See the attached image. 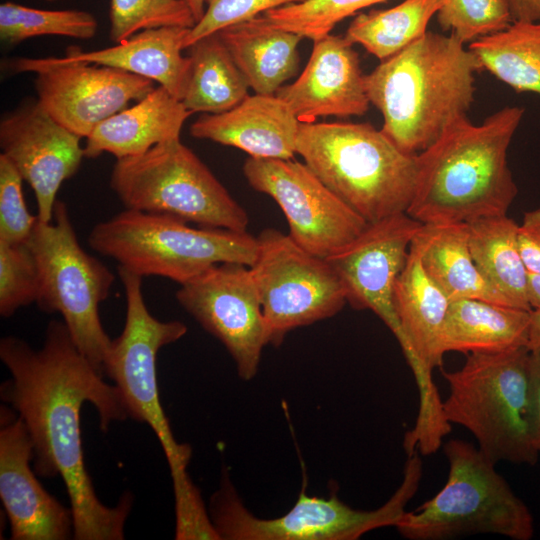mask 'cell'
I'll list each match as a JSON object with an SVG mask.
<instances>
[{
    "label": "cell",
    "mask_w": 540,
    "mask_h": 540,
    "mask_svg": "<svg viewBox=\"0 0 540 540\" xmlns=\"http://www.w3.org/2000/svg\"><path fill=\"white\" fill-rule=\"evenodd\" d=\"M0 359L11 378L1 384V399L23 420L34 449V471L61 476L70 501L76 540H122L133 497L125 493L114 507L97 497L84 461L80 411L96 409L100 428L130 418L115 385L74 343L63 321L52 320L41 348L16 336L0 340Z\"/></svg>",
    "instance_id": "1"
},
{
    "label": "cell",
    "mask_w": 540,
    "mask_h": 540,
    "mask_svg": "<svg viewBox=\"0 0 540 540\" xmlns=\"http://www.w3.org/2000/svg\"><path fill=\"white\" fill-rule=\"evenodd\" d=\"M525 109L506 106L480 124L464 118L418 154L406 213L422 224L468 223L506 215L518 188L507 151Z\"/></svg>",
    "instance_id": "2"
},
{
    "label": "cell",
    "mask_w": 540,
    "mask_h": 540,
    "mask_svg": "<svg viewBox=\"0 0 540 540\" xmlns=\"http://www.w3.org/2000/svg\"><path fill=\"white\" fill-rule=\"evenodd\" d=\"M480 70L464 43L427 31L365 75V87L382 132L404 153L419 154L467 118Z\"/></svg>",
    "instance_id": "3"
},
{
    "label": "cell",
    "mask_w": 540,
    "mask_h": 540,
    "mask_svg": "<svg viewBox=\"0 0 540 540\" xmlns=\"http://www.w3.org/2000/svg\"><path fill=\"white\" fill-rule=\"evenodd\" d=\"M296 154L367 223L406 212L418 154L401 151L370 123H300Z\"/></svg>",
    "instance_id": "4"
},
{
    "label": "cell",
    "mask_w": 540,
    "mask_h": 540,
    "mask_svg": "<svg viewBox=\"0 0 540 540\" xmlns=\"http://www.w3.org/2000/svg\"><path fill=\"white\" fill-rule=\"evenodd\" d=\"M529 354L527 347L470 353L460 369L442 372L449 385L446 420L469 430L495 464L538 462L530 422Z\"/></svg>",
    "instance_id": "5"
},
{
    "label": "cell",
    "mask_w": 540,
    "mask_h": 540,
    "mask_svg": "<svg viewBox=\"0 0 540 540\" xmlns=\"http://www.w3.org/2000/svg\"><path fill=\"white\" fill-rule=\"evenodd\" d=\"M90 247L141 277L159 276L184 284L221 263L251 266L257 238L247 231L194 228L174 216L125 209L99 222Z\"/></svg>",
    "instance_id": "6"
},
{
    "label": "cell",
    "mask_w": 540,
    "mask_h": 540,
    "mask_svg": "<svg viewBox=\"0 0 540 540\" xmlns=\"http://www.w3.org/2000/svg\"><path fill=\"white\" fill-rule=\"evenodd\" d=\"M449 464L443 488L415 511L402 515L395 528L410 540H443L478 533L513 540L534 536L528 506L478 448L451 439L444 445Z\"/></svg>",
    "instance_id": "7"
},
{
    "label": "cell",
    "mask_w": 540,
    "mask_h": 540,
    "mask_svg": "<svg viewBox=\"0 0 540 540\" xmlns=\"http://www.w3.org/2000/svg\"><path fill=\"white\" fill-rule=\"evenodd\" d=\"M110 187L125 209L174 216L201 227L247 231L246 210L180 139L116 159Z\"/></svg>",
    "instance_id": "8"
},
{
    "label": "cell",
    "mask_w": 540,
    "mask_h": 540,
    "mask_svg": "<svg viewBox=\"0 0 540 540\" xmlns=\"http://www.w3.org/2000/svg\"><path fill=\"white\" fill-rule=\"evenodd\" d=\"M26 244L39 272L36 304L46 313H60L74 343L105 376L112 340L99 315L114 274L80 245L67 206L56 201L53 220L38 219Z\"/></svg>",
    "instance_id": "9"
},
{
    "label": "cell",
    "mask_w": 540,
    "mask_h": 540,
    "mask_svg": "<svg viewBox=\"0 0 540 540\" xmlns=\"http://www.w3.org/2000/svg\"><path fill=\"white\" fill-rule=\"evenodd\" d=\"M403 480L390 499L372 511L356 510L336 494L308 496L302 490L284 515L263 519L243 504L229 474L223 471L209 513L221 540H355L378 528L396 526L419 488L423 464L419 452L407 455Z\"/></svg>",
    "instance_id": "10"
},
{
    "label": "cell",
    "mask_w": 540,
    "mask_h": 540,
    "mask_svg": "<svg viewBox=\"0 0 540 540\" xmlns=\"http://www.w3.org/2000/svg\"><path fill=\"white\" fill-rule=\"evenodd\" d=\"M126 297V317L119 337L112 340L105 376L114 381L130 418L147 424L163 449L170 473L185 470L191 458L188 444L175 439L160 402L157 381L159 350L182 338L187 326L180 321H160L148 310L141 276L118 266Z\"/></svg>",
    "instance_id": "11"
},
{
    "label": "cell",
    "mask_w": 540,
    "mask_h": 540,
    "mask_svg": "<svg viewBox=\"0 0 540 540\" xmlns=\"http://www.w3.org/2000/svg\"><path fill=\"white\" fill-rule=\"evenodd\" d=\"M256 238L257 256L249 270L269 344L277 346L291 330L330 318L344 307L345 288L325 258L274 228L262 230Z\"/></svg>",
    "instance_id": "12"
},
{
    "label": "cell",
    "mask_w": 540,
    "mask_h": 540,
    "mask_svg": "<svg viewBox=\"0 0 540 540\" xmlns=\"http://www.w3.org/2000/svg\"><path fill=\"white\" fill-rule=\"evenodd\" d=\"M243 174L283 211L288 235L309 253L328 258L358 237L367 223L305 164L292 159L247 158Z\"/></svg>",
    "instance_id": "13"
},
{
    "label": "cell",
    "mask_w": 540,
    "mask_h": 540,
    "mask_svg": "<svg viewBox=\"0 0 540 540\" xmlns=\"http://www.w3.org/2000/svg\"><path fill=\"white\" fill-rule=\"evenodd\" d=\"M8 69L34 73L39 103L81 138L155 88L154 81L148 78L65 56L15 58L8 62Z\"/></svg>",
    "instance_id": "14"
},
{
    "label": "cell",
    "mask_w": 540,
    "mask_h": 540,
    "mask_svg": "<svg viewBox=\"0 0 540 540\" xmlns=\"http://www.w3.org/2000/svg\"><path fill=\"white\" fill-rule=\"evenodd\" d=\"M176 298L225 346L239 377L252 379L269 339L249 267L238 263L217 264L181 284Z\"/></svg>",
    "instance_id": "15"
},
{
    "label": "cell",
    "mask_w": 540,
    "mask_h": 540,
    "mask_svg": "<svg viewBox=\"0 0 540 540\" xmlns=\"http://www.w3.org/2000/svg\"><path fill=\"white\" fill-rule=\"evenodd\" d=\"M421 226L406 212L389 216L369 223L351 243L326 258L345 288L347 302L373 311L396 339L400 325L394 287Z\"/></svg>",
    "instance_id": "16"
},
{
    "label": "cell",
    "mask_w": 540,
    "mask_h": 540,
    "mask_svg": "<svg viewBox=\"0 0 540 540\" xmlns=\"http://www.w3.org/2000/svg\"><path fill=\"white\" fill-rule=\"evenodd\" d=\"M81 137L57 122L39 103H27L0 122V147L32 188L37 216L53 220L57 192L79 169Z\"/></svg>",
    "instance_id": "17"
},
{
    "label": "cell",
    "mask_w": 540,
    "mask_h": 540,
    "mask_svg": "<svg viewBox=\"0 0 540 540\" xmlns=\"http://www.w3.org/2000/svg\"><path fill=\"white\" fill-rule=\"evenodd\" d=\"M33 443L9 405L0 408V498L13 540H66L74 536L71 508L50 495L30 462Z\"/></svg>",
    "instance_id": "18"
},
{
    "label": "cell",
    "mask_w": 540,
    "mask_h": 540,
    "mask_svg": "<svg viewBox=\"0 0 540 540\" xmlns=\"http://www.w3.org/2000/svg\"><path fill=\"white\" fill-rule=\"evenodd\" d=\"M275 95L300 123L318 117L362 116L370 106L358 53L345 36L331 33L313 41L301 75Z\"/></svg>",
    "instance_id": "19"
},
{
    "label": "cell",
    "mask_w": 540,
    "mask_h": 540,
    "mask_svg": "<svg viewBox=\"0 0 540 540\" xmlns=\"http://www.w3.org/2000/svg\"><path fill=\"white\" fill-rule=\"evenodd\" d=\"M300 122L275 94L248 95L232 109L200 116L190 126L198 139L238 148L255 158L292 159Z\"/></svg>",
    "instance_id": "20"
},
{
    "label": "cell",
    "mask_w": 540,
    "mask_h": 540,
    "mask_svg": "<svg viewBox=\"0 0 540 540\" xmlns=\"http://www.w3.org/2000/svg\"><path fill=\"white\" fill-rule=\"evenodd\" d=\"M192 113L158 85L132 107L101 122L86 137L84 155L96 158L107 152L121 159L143 154L157 144L180 139L182 127Z\"/></svg>",
    "instance_id": "21"
},
{
    "label": "cell",
    "mask_w": 540,
    "mask_h": 540,
    "mask_svg": "<svg viewBox=\"0 0 540 540\" xmlns=\"http://www.w3.org/2000/svg\"><path fill=\"white\" fill-rule=\"evenodd\" d=\"M190 29L178 26L146 29L100 50L69 47L65 57L148 78L182 101L189 79L190 58L184 57L181 51Z\"/></svg>",
    "instance_id": "22"
},
{
    "label": "cell",
    "mask_w": 540,
    "mask_h": 540,
    "mask_svg": "<svg viewBox=\"0 0 540 540\" xmlns=\"http://www.w3.org/2000/svg\"><path fill=\"white\" fill-rule=\"evenodd\" d=\"M216 33L256 94H276L298 70L303 37L274 26L264 15Z\"/></svg>",
    "instance_id": "23"
},
{
    "label": "cell",
    "mask_w": 540,
    "mask_h": 540,
    "mask_svg": "<svg viewBox=\"0 0 540 540\" xmlns=\"http://www.w3.org/2000/svg\"><path fill=\"white\" fill-rule=\"evenodd\" d=\"M412 244L427 274L451 301L476 298L510 306L475 265L467 223L422 224Z\"/></svg>",
    "instance_id": "24"
},
{
    "label": "cell",
    "mask_w": 540,
    "mask_h": 540,
    "mask_svg": "<svg viewBox=\"0 0 540 540\" xmlns=\"http://www.w3.org/2000/svg\"><path fill=\"white\" fill-rule=\"evenodd\" d=\"M531 310L476 298L452 300L442 337L444 353L499 352L527 347Z\"/></svg>",
    "instance_id": "25"
},
{
    "label": "cell",
    "mask_w": 540,
    "mask_h": 540,
    "mask_svg": "<svg viewBox=\"0 0 540 540\" xmlns=\"http://www.w3.org/2000/svg\"><path fill=\"white\" fill-rule=\"evenodd\" d=\"M472 258L486 282L510 306L532 310L528 301L529 272L519 249L518 227L507 215L467 223Z\"/></svg>",
    "instance_id": "26"
},
{
    "label": "cell",
    "mask_w": 540,
    "mask_h": 540,
    "mask_svg": "<svg viewBox=\"0 0 540 540\" xmlns=\"http://www.w3.org/2000/svg\"><path fill=\"white\" fill-rule=\"evenodd\" d=\"M190 73L182 102L191 112L218 114L238 105L249 85L217 33L190 47Z\"/></svg>",
    "instance_id": "27"
},
{
    "label": "cell",
    "mask_w": 540,
    "mask_h": 540,
    "mask_svg": "<svg viewBox=\"0 0 540 540\" xmlns=\"http://www.w3.org/2000/svg\"><path fill=\"white\" fill-rule=\"evenodd\" d=\"M481 70L517 93L540 95V21H513L468 45Z\"/></svg>",
    "instance_id": "28"
},
{
    "label": "cell",
    "mask_w": 540,
    "mask_h": 540,
    "mask_svg": "<svg viewBox=\"0 0 540 540\" xmlns=\"http://www.w3.org/2000/svg\"><path fill=\"white\" fill-rule=\"evenodd\" d=\"M444 0H404L388 9L359 13L345 37L380 61L400 52L427 32L431 18Z\"/></svg>",
    "instance_id": "29"
},
{
    "label": "cell",
    "mask_w": 540,
    "mask_h": 540,
    "mask_svg": "<svg viewBox=\"0 0 540 540\" xmlns=\"http://www.w3.org/2000/svg\"><path fill=\"white\" fill-rule=\"evenodd\" d=\"M97 27L96 18L83 10H43L14 2L0 5V38L10 45L45 35L91 39Z\"/></svg>",
    "instance_id": "30"
},
{
    "label": "cell",
    "mask_w": 540,
    "mask_h": 540,
    "mask_svg": "<svg viewBox=\"0 0 540 540\" xmlns=\"http://www.w3.org/2000/svg\"><path fill=\"white\" fill-rule=\"evenodd\" d=\"M109 18V35L115 43L146 29L196 24L184 0H110Z\"/></svg>",
    "instance_id": "31"
},
{
    "label": "cell",
    "mask_w": 540,
    "mask_h": 540,
    "mask_svg": "<svg viewBox=\"0 0 540 540\" xmlns=\"http://www.w3.org/2000/svg\"><path fill=\"white\" fill-rule=\"evenodd\" d=\"M387 0H306L265 12L274 26L312 41L320 39L345 18Z\"/></svg>",
    "instance_id": "32"
},
{
    "label": "cell",
    "mask_w": 540,
    "mask_h": 540,
    "mask_svg": "<svg viewBox=\"0 0 540 540\" xmlns=\"http://www.w3.org/2000/svg\"><path fill=\"white\" fill-rule=\"evenodd\" d=\"M436 18L442 30L462 43H471L512 23L507 0H444Z\"/></svg>",
    "instance_id": "33"
},
{
    "label": "cell",
    "mask_w": 540,
    "mask_h": 540,
    "mask_svg": "<svg viewBox=\"0 0 540 540\" xmlns=\"http://www.w3.org/2000/svg\"><path fill=\"white\" fill-rule=\"evenodd\" d=\"M38 293V266L28 245L0 242V315L9 318L36 303Z\"/></svg>",
    "instance_id": "34"
},
{
    "label": "cell",
    "mask_w": 540,
    "mask_h": 540,
    "mask_svg": "<svg viewBox=\"0 0 540 540\" xmlns=\"http://www.w3.org/2000/svg\"><path fill=\"white\" fill-rule=\"evenodd\" d=\"M23 178L12 162L0 154V242L26 243L38 216L32 215L25 204Z\"/></svg>",
    "instance_id": "35"
},
{
    "label": "cell",
    "mask_w": 540,
    "mask_h": 540,
    "mask_svg": "<svg viewBox=\"0 0 540 540\" xmlns=\"http://www.w3.org/2000/svg\"><path fill=\"white\" fill-rule=\"evenodd\" d=\"M175 502L176 540H221L187 470L171 473Z\"/></svg>",
    "instance_id": "36"
},
{
    "label": "cell",
    "mask_w": 540,
    "mask_h": 540,
    "mask_svg": "<svg viewBox=\"0 0 540 540\" xmlns=\"http://www.w3.org/2000/svg\"><path fill=\"white\" fill-rule=\"evenodd\" d=\"M306 0H206L203 17L190 29L184 49L221 29L252 19L267 11Z\"/></svg>",
    "instance_id": "37"
},
{
    "label": "cell",
    "mask_w": 540,
    "mask_h": 540,
    "mask_svg": "<svg viewBox=\"0 0 540 540\" xmlns=\"http://www.w3.org/2000/svg\"><path fill=\"white\" fill-rule=\"evenodd\" d=\"M518 240L528 272L540 275V208L524 214L518 227Z\"/></svg>",
    "instance_id": "38"
},
{
    "label": "cell",
    "mask_w": 540,
    "mask_h": 540,
    "mask_svg": "<svg viewBox=\"0 0 540 540\" xmlns=\"http://www.w3.org/2000/svg\"><path fill=\"white\" fill-rule=\"evenodd\" d=\"M528 370L531 432L540 453V352L530 351Z\"/></svg>",
    "instance_id": "39"
},
{
    "label": "cell",
    "mask_w": 540,
    "mask_h": 540,
    "mask_svg": "<svg viewBox=\"0 0 540 540\" xmlns=\"http://www.w3.org/2000/svg\"><path fill=\"white\" fill-rule=\"evenodd\" d=\"M513 21H540V0H507Z\"/></svg>",
    "instance_id": "40"
},
{
    "label": "cell",
    "mask_w": 540,
    "mask_h": 540,
    "mask_svg": "<svg viewBox=\"0 0 540 540\" xmlns=\"http://www.w3.org/2000/svg\"><path fill=\"white\" fill-rule=\"evenodd\" d=\"M527 348L531 352H540V308L531 310Z\"/></svg>",
    "instance_id": "41"
},
{
    "label": "cell",
    "mask_w": 540,
    "mask_h": 540,
    "mask_svg": "<svg viewBox=\"0 0 540 540\" xmlns=\"http://www.w3.org/2000/svg\"><path fill=\"white\" fill-rule=\"evenodd\" d=\"M527 294L531 308H540V275L529 273Z\"/></svg>",
    "instance_id": "42"
},
{
    "label": "cell",
    "mask_w": 540,
    "mask_h": 540,
    "mask_svg": "<svg viewBox=\"0 0 540 540\" xmlns=\"http://www.w3.org/2000/svg\"><path fill=\"white\" fill-rule=\"evenodd\" d=\"M191 9L196 23L201 20L206 8V0H184Z\"/></svg>",
    "instance_id": "43"
},
{
    "label": "cell",
    "mask_w": 540,
    "mask_h": 540,
    "mask_svg": "<svg viewBox=\"0 0 540 540\" xmlns=\"http://www.w3.org/2000/svg\"><path fill=\"white\" fill-rule=\"evenodd\" d=\"M48 1H53V0H48Z\"/></svg>",
    "instance_id": "44"
}]
</instances>
